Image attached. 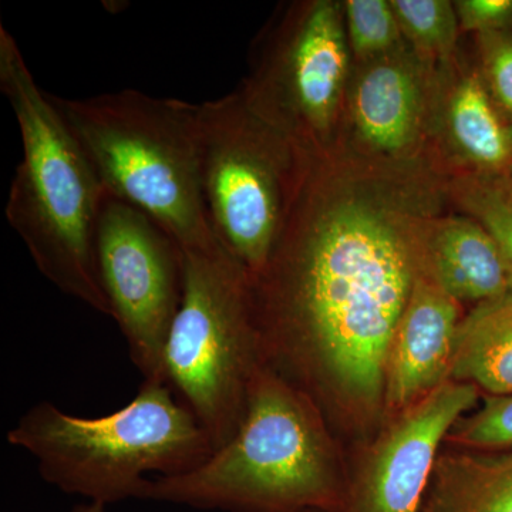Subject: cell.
Listing matches in <instances>:
<instances>
[{
	"instance_id": "7c38bea8",
	"label": "cell",
	"mask_w": 512,
	"mask_h": 512,
	"mask_svg": "<svg viewBox=\"0 0 512 512\" xmlns=\"http://www.w3.org/2000/svg\"><path fill=\"white\" fill-rule=\"evenodd\" d=\"M430 161L448 180L504 174L512 164L507 124L485 92L476 66L461 50L437 64Z\"/></svg>"
},
{
	"instance_id": "e0dca14e",
	"label": "cell",
	"mask_w": 512,
	"mask_h": 512,
	"mask_svg": "<svg viewBox=\"0 0 512 512\" xmlns=\"http://www.w3.org/2000/svg\"><path fill=\"white\" fill-rule=\"evenodd\" d=\"M448 201L488 232L507 271L512 291V184L504 174L461 175L448 180Z\"/></svg>"
},
{
	"instance_id": "277c9868",
	"label": "cell",
	"mask_w": 512,
	"mask_h": 512,
	"mask_svg": "<svg viewBox=\"0 0 512 512\" xmlns=\"http://www.w3.org/2000/svg\"><path fill=\"white\" fill-rule=\"evenodd\" d=\"M8 443L35 458L46 483L104 505L141 500L148 474L180 476L215 451L173 389L150 380L107 416H73L37 403L9 430Z\"/></svg>"
},
{
	"instance_id": "30bf717a",
	"label": "cell",
	"mask_w": 512,
	"mask_h": 512,
	"mask_svg": "<svg viewBox=\"0 0 512 512\" xmlns=\"http://www.w3.org/2000/svg\"><path fill=\"white\" fill-rule=\"evenodd\" d=\"M480 399L473 384L448 380L384 421L369 443L350 453L338 512H420L448 431Z\"/></svg>"
},
{
	"instance_id": "cb8c5ba5",
	"label": "cell",
	"mask_w": 512,
	"mask_h": 512,
	"mask_svg": "<svg viewBox=\"0 0 512 512\" xmlns=\"http://www.w3.org/2000/svg\"><path fill=\"white\" fill-rule=\"evenodd\" d=\"M504 175H505V177L508 178V181H510V183L512 184V164L510 165V167H508V170L505 171Z\"/></svg>"
},
{
	"instance_id": "2e32d148",
	"label": "cell",
	"mask_w": 512,
	"mask_h": 512,
	"mask_svg": "<svg viewBox=\"0 0 512 512\" xmlns=\"http://www.w3.org/2000/svg\"><path fill=\"white\" fill-rule=\"evenodd\" d=\"M450 380L473 384L483 396L512 394V291L464 313Z\"/></svg>"
},
{
	"instance_id": "5b68a950",
	"label": "cell",
	"mask_w": 512,
	"mask_h": 512,
	"mask_svg": "<svg viewBox=\"0 0 512 512\" xmlns=\"http://www.w3.org/2000/svg\"><path fill=\"white\" fill-rule=\"evenodd\" d=\"M52 97L107 197L143 211L183 254L220 245L202 192L198 104L131 89Z\"/></svg>"
},
{
	"instance_id": "484cf974",
	"label": "cell",
	"mask_w": 512,
	"mask_h": 512,
	"mask_svg": "<svg viewBox=\"0 0 512 512\" xmlns=\"http://www.w3.org/2000/svg\"><path fill=\"white\" fill-rule=\"evenodd\" d=\"M306 512H320V511H306Z\"/></svg>"
},
{
	"instance_id": "9c48e42d",
	"label": "cell",
	"mask_w": 512,
	"mask_h": 512,
	"mask_svg": "<svg viewBox=\"0 0 512 512\" xmlns=\"http://www.w3.org/2000/svg\"><path fill=\"white\" fill-rule=\"evenodd\" d=\"M96 262L131 362L144 380L167 383L164 352L183 301V251L143 211L106 197L97 222Z\"/></svg>"
},
{
	"instance_id": "52a82bcc",
	"label": "cell",
	"mask_w": 512,
	"mask_h": 512,
	"mask_svg": "<svg viewBox=\"0 0 512 512\" xmlns=\"http://www.w3.org/2000/svg\"><path fill=\"white\" fill-rule=\"evenodd\" d=\"M198 130L212 231L252 278L284 228L306 151L259 119L238 90L198 104Z\"/></svg>"
},
{
	"instance_id": "7a4b0ae2",
	"label": "cell",
	"mask_w": 512,
	"mask_h": 512,
	"mask_svg": "<svg viewBox=\"0 0 512 512\" xmlns=\"http://www.w3.org/2000/svg\"><path fill=\"white\" fill-rule=\"evenodd\" d=\"M348 466L318 406L264 365L235 436L188 473L150 478L141 500L202 511L338 512Z\"/></svg>"
},
{
	"instance_id": "ba28073f",
	"label": "cell",
	"mask_w": 512,
	"mask_h": 512,
	"mask_svg": "<svg viewBox=\"0 0 512 512\" xmlns=\"http://www.w3.org/2000/svg\"><path fill=\"white\" fill-rule=\"evenodd\" d=\"M352 69L343 2L301 0L255 40L238 93L303 151L328 153L339 141Z\"/></svg>"
},
{
	"instance_id": "5bb4252c",
	"label": "cell",
	"mask_w": 512,
	"mask_h": 512,
	"mask_svg": "<svg viewBox=\"0 0 512 512\" xmlns=\"http://www.w3.org/2000/svg\"><path fill=\"white\" fill-rule=\"evenodd\" d=\"M420 271L461 305L510 291L500 251L483 227L464 214L443 212L424 225Z\"/></svg>"
},
{
	"instance_id": "ac0fdd59",
	"label": "cell",
	"mask_w": 512,
	"mask_h": 512,
	"mask_svg": "<svg viewBox=\"0 0 512 512\" xmlns=\"http://www.w3.org/2000/svg\"><path fill=\"white\" fill-rule=\"evenodd\" d=\"M404 42L430 64L446 63L460 52L454 2L450 0H390Z\"/></svg>"
},
{
	"instance_id": "3957f363",
	"label": "cell",
	"mask_w": 512,
	"mask_h": 512,
	"mask_svg": "<svg viewBox=\"0 0 512 512\" xmlns=\"http://www.w3.org/2000/svg\"><path fill=\"white\" fill-rule=\"evenodd\" d=\"M0 89L15 113L23 146L6 204L10 227L53 285L111 316L96 262L106 192L52 94L40 89L15 37L3 26Z\"/></svg>"
},
{
	"instance_id": "7402d4cb",
	"label": "cell",
	"mask_w": 512,
	"mask_h": 512,
	"mask_svg": "<svg viewBox=\"0 0 512 512\" xmlns=\"http://www.w3.org/2000/svg\"><path fill=\"white\" fill-rule=\"evenodd\" d=\"M461 32L512 30V0H457L454 2Z\"/></svg>"
},
{
	"instance_id": "6da1fadb",
	"label": "cell",
	"mask_w": 512,
	"mask_h": 512,
	"mask_svg": "<svg viewBox=\"0 0 512 512\" xmlns=\"http://www.w3.org/2000/svg\"><path fill=\"white\" fill-rule=\"evenodd\" d=\"M430 164L306 153L251 296L262 360L305 393L346 451L382 429L394 330L420 274L424 225L451 208Z\"/></svg>"
},
{
	"instance_id": "603a6c76",
	"label": "cell",
	"mask_w": 512,
	"mask_h": 512,
	"mask_svg": "<svg viewBox=\"0 0 512 512\" xmlns=\"http://www.w3.org/2000/svg\"><path fill=\"white\" fill-rule=\"evenodd\" d=\"M107 505L100 503H93V501H87V503L76 505L70 512H106Z\"/></svg>"
},
{
	"instance_id": "9a60e30c",
	"label": "cell",
	"mask_w": 512,
	"mask_h": 512,
	"mask_svg": "<svg viewBox=\"0 0 512 512\" xmlns=\"http://www.w3.org/2000/svg\"><path fill=\"white\" fill-rule=\"evenodd\" d=\"M420 512H512V450L443 446Z\"/></svg>"
},
{
	"instance_id": "d4e9b609",
	"label": "cell",
	"mask_w": 512,
	"mask_h": 512,
	"mask_svg": "<svg viewBox=\"0 0 512 512\" xmlns=\"http://www.w3.org/2000/svg\"><path fill=\"white\" fill-rule=\"evenodd\" d=\"M507 134H508V140H510V144L512 147V124H508L507 126Z\"/></svg>"
},
{
	"instance_id": "d6986e66",
	"label": "cell",
	"mask_w": 512,
	"mask_h": 512,
	"mask_svg": "<svg viewBox=\"0 0 512 512\" xmlns=\"http://www.w3.org/2000/svg\"><path fill=\"white\" fill-rule=\"evenodd\" d=\"M343 10L353 63L376 59L406 43L390 0H345Z\"/></svg>"
},
{
	"instance_id": "8fae6325",
	"label": "cell",
	"mask_w": 512,
	"mask_h": 512,
	"mask_svg": "<svg viewBox=\"0 0 512 512\" xmlns=\"http://www.w3.org/2000/svg\"><path fill=\"white\" fill-rule=\"evenodd\" d=\"M436 73V64L424 62L407 43L353 63L336 147L370 163L433 165L430 124Z\"/></svg>"
},
{
	"instance_id": "ffe728a7",
	"label": "cell",
	"mask_w": 512,
	"mask_h": 512,
	"mask_svg": "<svg viewBox=\"0 0 512 512\" xmlns=\"http://www.w3.org/2000/svg\"><path fill=\"white\" fill-rule=\"evenodd\" d=\"M444 446L493 453L512 450V394L483 396L481 407L451 427Z\"/></svg>"
},
{
	"instance_id": "44dd1931",
	"label": "cell",
	"mask_w": 512,
	"mask_h": 512,
	"mask_svg": "<svg viewBox=\"0 0 512 512\" xmlns=\"http://www.w3.org/2000/svg\"><path fill=\"white\" fill-rule=\"evenodd\" d=\"M474 40V66L495 110L508 126L512 124V30L480 33Z\"/></svg>"
},
{
	"instance_id": "4fadbf2b",
	"label": "cell",
	"mask_w": 512,
	"mask_h": 512,
	"mask_svg": "<svg viewBox=\"0 0 512 512\" xmlns=\"http://www.w3.org/2000/svg\"><path fill=\"white\" fill-rule=\"evenodd\" d=\"M463 306L429 276L421 271L417 275L387 353L386 420L419 403L450 380Z\"/></svg>"
},
{
	"instance_id": "8992f818",
	"label": "cell",
	"mask_w": 512,
	"mask_h": 512,
	"mask_svg": "<svg viewBox=\"0 0 512 512\" xmlns=\"http://www.w3.org/2000/svg\"><path fill=\"white\" fill-rule=\"evenodd\" d=\"M183 255V301L165 345V382L218 450L241 426L252 379L264 366L251 282L221 244Z\"/></svg>"
}]
</instances>
